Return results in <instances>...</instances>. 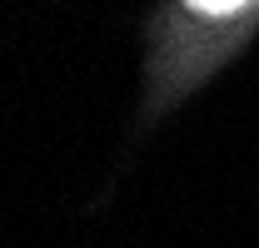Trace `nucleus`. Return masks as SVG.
I'll return each mask as SVG.
<instances>
[{
  "label": "nucleus",
  "instance_id": "1",
  "mask_svg": "<svg viewBox=\"0 0 259 248\" xmlns=\"http://www.w3.org/2000/svg\"><path fill=\"white\" fill-rule=\"evenodd\" d=\"M190 10H199V15H229V10H244L249 0H185Z\"/></svg>",
  "mask_w": 259,
  "mask_h": 248
}]
</instances>
